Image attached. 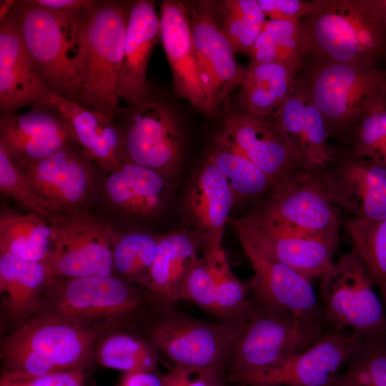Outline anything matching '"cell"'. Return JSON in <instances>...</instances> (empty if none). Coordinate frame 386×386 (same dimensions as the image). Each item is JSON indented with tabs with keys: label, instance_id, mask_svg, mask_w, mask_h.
Here are the masks:
<instances>
[{
	"label": "cell",
	"instance_id": "cell-1",
	"mask_svg": "<svg viewBox=\"0 0 386 386\" xmlns=\"http://www.w3.org/2000/svg\"><path fill=\"white\" fill-rule=\"evenodd\" d=\"M104 334L38 311L1 340V376L18 379L60 371L84 372L94 363V349Z\"/></svg>",
	"mask_w": 386,
	"mask_h": 386
},
{
	"label": "cell",
	"instance_id": "cell-2",
	"mask_svg": "<svg viewBox=\"0 0 386 386\" xmlns=\"http://www.w3.org/2000/svg\"><path fill=\"white\" fill-rule=\"evenodd\" d=\"M86 11H56L31 0H20L16 1L8 14L49 90L74 102L84 69Z\"/></svg>",
	"mask_w": 386,
	"mask_h": 386
},
{
	"label": "cell",
	"instance_id": "cell-3",
	"mask_svg": "<svg viewBox=\"0 0 386 386\" xmlns=\"http://www.w3.org/2000/svg\"><path fill=\"white\" fill-rule=\"evenodd\" d=\"M306 55L322 61L375 63L386 44V14L377 0H317L301 22Z\"/></svg>",
	"mask_w": 386,
	"mask_h": 386
},
{
	"label": "cell",
	"instance_id": "cell-4",
	"mask_svg": "<svg viewBox=\"0 0 386 386\" xmlns=\"http://www.w3.org/2000/svg\"><path fill=\"white\" fill-rule=\"evenodd\" d=\"M234 340L225 375L241 385L246 380L277 368L318 341L327 326L305 321L252 297Z\"/></svg>",
	"mask_w": 386,
	"mask_h": 386
},
{
	"label": "cell",
	"instance_id": "cell-5",
	"mask_svg": "<svg viewBox=\"0 0 386 386\" xmlns=\"http://www.w3.org/2000/svg\"><path fill=\"white\" fill-rule=\"evenodd\" d=\"M153 304L147 290L117 275L51 277L38 311L105 334L131 327Z\"/></svg>",
	"mask_w": 386,
	"mask_h": 386
},
{
	"label": "cell",
	"instance_id": "cell-6",
	"mask_svg": "<svg viewBox=\"0 0 386 386\" xmlns=\"http://www.w3.org/2000/svg\"><path fill=\"white\" fill-rule=\"evenodd\" d=\"M242 323V320L204 321L173 305L154 303L129 328L175 365L225 374L230 350Z\"/></svg>",
	"mask_w": 386,
	"mask_h": 386
},
{
	"label": "cell",
	"instance_id": "cell-7",
	"mask_svg": "<svg viewBox=\"0 0 386 386\" xmlns=\"http://www.w3.org/2000/svg\"><path fill=\"white\" fill-rule=\"evenodd\" d=\"M130 2L97 0L84 17V69L76 102L113 120Z\"/></svg>",
	"mask_w": 386,
	"mask_h": 386
},
{
	"label": "cell",
	"instance_id": "cell-8",
	"mask_svg": "<svg viewBox=\"0 0 386 386\" xmlns=\"http://www.w3.org/2000/svg\"><path fill=\"white\" fill-rule=\"evenodd\" d=\"M305 86L324 117L329 135L351 137L363 117L384 104L386 71L375 63L322 61Z\"/></svg>",
	"mask_w": 386,
	"mask_h": 386
},
{
	"label": "cell",
	"instance_id": "cell-9",
	"mask_svg": "<svg viewBox=\"0 0 386 386\" xmlns=\"http://www.w3.org/2000/svg\"><path fill=\"white\" fill-rule=\"evenodd\" d=\"M250 215L261 227L294 234L339 236L342 219L319 172L300 169L259 201Z\"/></svg>",
	"mask_w": 386,
	"mask_h": 386
},
{
	"label": "cell",
	"instance_id": "cell-10",
	"mask_svg": "<svg viewBox=\"0 0 386 386\" xmlns=\"http://www.w3.org/2000/svg\"><path fill=\"white\" fill-rule=\"evenodd\" d=\"M229 224L250 261L254 276L248 285L251 297L275 306L305 321L330 325L310 279L279 261L264 244L249 215L229 217Z\"/></svg>",
	"mask_w": 386,
	"mask_h": 386
},
{
	"label": "cell",
	"instance_id": "cell-11",
	"mask_svg": "<svg viewBox=\"0 0 386 386\" xmlns=\"http://www.w3.org/2000/svg\"><path fill=\"white\" fill-rule=\"evenodd\" d=\"M322 307L336 331L350 329L362 337L386 336V311L357 250L340 255L320 277Z\"/></svg>",
	"mask_w": 386,
	"mask_h": 386
},
{
	"label": "cell",
	"instance_id": "cell-12",
	"mask_svg": "<svg viewBox=\"0 0 386 386\" xmlns=\"http://www.w3.org/2000/svg\"><path fill=\"white\" fill-rule=\"evenodd\" d=\"M124 162L174 177L183 151L184 133L174 109L151 94L129 108L119 127Z\"/></svg>",
	"mask_w": 386,
	"mask_h": 386
},
{
	"label": "cell",
	"instance_id": "cell-13",
	"mask_svg": "<svg viewBox=\"0 0 386 386\" xmlns=\"http://www.w3.org/2000/svg\"><path fill=\"white\" fill-rule=\"evenodd\" d=\"M51 224L54 244L46 264L52 277L115 275L114 225L79 211L59 215Z\"/></svg>",
	"mask_w": 386,
	"mask_h": 386
},
{
	"label": "cell",
	"instance_id": "cell-14",
	"mask_svg": "<svg viewBox=\"0 0 386 386\" xmlns=\"http://www.w3.org/2000/svg\"><path fill=\"white\" fill-rule=\"evenodd\" d=\"M94 166L75 143L43 159L16 165L55 219L79 211L89 200L94 189Z\"/></svg>",
	"mask_w": 386,
	"mask_h": 386
},
{
	"label": "cell",
	"instance_id": "cell-15",
	"mask_svg": "<svg viewBox=\"0 0 386 386\" xmlns=\"http://www.w3.org/2000/svg\"><path fill=\"white\" fill-rule=\"evenodd\" d=\"M201 81L214 113L237 89L245 68L236 61L232 46L220 28L214 1H184Z\"/></svg>",
	"mask_w": 386,
	"mask_h": 386
},
{
	"label": "cell",
	"instance_id": "cell-16",
	"mask_svg": "<svg viewBox=\"0 0 386 386\" xmlns=\"http://www.w3.org/2000/svg\"><path fill=\"white\" fill-rule=\"evenodd\" d=\"M217 137L247 157L274 184L304 169L300 153L272 114L257 117L242 112L228 115Z\"/></svg>",
	"mask_w": 386,
	"mask_h": 386
},
{
	"label": "cell",
	"instance_id": "cell-17",
	"mask_svg": "<svg viewBox=\"0 0 386 386\" xmlns=\"http://www.w3.org/2000/svg\"><path fill=\"white\" fill-rule=\"evenodd\" d=\"M362 340L354 331L330 330L280 367L246 380L242 386H332Z\"/></svg>",
	"mask_w": 386,
	"mask_h": 386
},
{
	"label": "cell",
	"instance_id": "cell-18",
	"mask_svg": "<svg viewBox=\"0 0 386 386\" xmlns=\"http://www.w3.org/2000/svg\"><path fill=\"white\" fill-rule=\"evenodd\" d=\"M332 202L347 217L386 218V168L352 155L320 172Z\"/></svg>",
	"mask_w": 386,
	"mask_h": 386
},
{
	"label": "cell",
	"instance_id": "cell-19",
	"mask_svg": "<svg viewBox=\"0 0 386 386\" xmlns=\"http://www.w3.org/2000/svg\"><path fill=\"white\" fill-rule=\"evenodd\" d=\"M233 207V195L225 178L207 157L193 174L182 202L184 222L204 252L224 250V229Z\"/></svg>",
	"mask_w": 386,
	"mask_h": 386
},
{
	"label": "cell",
	"instance_id": "cell-20",
	"mask_svg": "<svg viewBox=\"0 0 386 386\" xmlns=\"http://www.w3.org/2000/svg\"><path fill=\"white\" fill-rule=\"evenodd\" d=\"M0 117V146L16 165L43 159L74 143L57 112L44 101L24 114Z\"/></svg>",
	"mask_w": 386,
	"mask_h": 386
},
{
	"label": "cell",
	"instance_id": "cell-21",
	"mask_svg": "<svg viewBox=\"0 0 386 386\" xmlns=\"http://www.w3.org/2000/svg\"><path fill=\"white\" fill-rule=\"evenodd\" d=\"M160 6V39L177 93L205 115L213 113L201 81L184 1L164 0Z\"/></svg>",
	"mask_w": 386,
	"mask_h": 386
},
{
	"label": "cell",
	"instance_id": "cell-22",
	"mask_svg": "<svg viewBox=\"0 0 386 386\" xmlns=\"http://www.w3.org/2000/svg\"><path fill=\"white\" fill-rule=\"evenodd\" d=\"M160 39V16L151 0L131 1L124 44V56L119 78L118 94L129 108L152 93L147 79L149 59Z\"/></svg>",
	"mask_w": 386,
	"mask_h": 386
},
{
	"label": "cell",
	"instance_id": "cell-23",
	"mask_svg": "<svg viewBox=\"0 0 386 386\" xmlns=\"http://www.w3.org/2000/svg\"><path fill=\"white\" fill-rule=\"evenodd\" d=\"M49 93L14 21L7 14L0 20V117L43 102Z\"/></svg>",
	"mask_w": 386,
	"mask_h": 386
},
{
	"label": "cell",
	"instance_id": "cell-24",
	"mask_svg": "<svg viewBox=\"0 0 386 386\" xmlns=\"http://www.w3.org/2000/svg\"><path fill=\"white\" fill-rule=\"evenodd\" d=\"M272 115L300 153L305 170L320 172L334 161L325 121L305 84L295 81Z\"/></svg>",
	"mask_w": 386,
	"mask_h": 386
},
{
	"label": "cell",
	"instance_id": "cell-25",
	"mask_svg": "<svg viewBox=\"0 0 386 386\" xmlns=\"http://www.w3.org/2000/svg\"><path fill=\"white\" fill-rule=\"evenodd\" d=\"M44 102L57 112L74 143L104 173L124 162L119 127L113 119L51 91Z\"/></svg>",
	"mask_w": 386,
	"mask_h": 386
},
{
	"label": "cell",
	"instance_id": "cell-26",
	"mask_svg": "<svg viewBox=\"0 0 386 386\" xmlns=\"http://www.w3.org/2000/svg\"><path fill=\"white\" fill-rule=\"evenodd\" d=\"M104 189L108 202L129 217L147 218L157 214L172 192V179L132 162L104 173Z\"/></svg>",
	"mask_w": 386,
	"mask_h": 386
},
{
	"label": "cell",
	"instance_id": "cell-27",
	"mask_svg": "<svg viewBox=\"0 0 386 386\" xmlns=\"http://www.w3.org/2000/svg\"><path fill=\"white\" fill-rule=\"evenodd\" d=\"M51 277L43 262L0 253L1 305L7 320L15 329L36 313Z\"/></svg>",
	"mask_w": 386,
	"mask_h": 386
},
{
	"label": "cell",
	"instance_id": "cell-28",
	"mask_svg": "<svg viewBox=\"0 0 386 386\" xmlns=\"http://www.w3.org/2000/svg\"><path fill=\"white\" fill-rule=\"evenodd\" d=\"M201 250L205 251L202 243L189 230L161 234L147 288L155 304L178 302L181 284Z\"/></svg>",
	"mask_w": 386,
	"mask_h": 386
},
{
	"label": "cell",
	"instance_id": "cell-29",
	"mask_svg": "<svg viewBox=\"0 0 386 386\" xmlns=\"http://www.w3.org/2000/svg\"><path fill=\"white\" fill-rule=\"evenodd\" d=\"M252 219L269 251L310 281L320 277L333 264L339 236L283 232L262 227Z\"/></svg>",
	"mask_w": 386,
	"mask_h": 386
},
{
	"label": "cell",
	"instance_id": "cell-30",
	"mask_svg": "<svg viewBox=\"0 0 386 386\" xmlns=\"http://www.w3.org/2000/svg\"><path fill=\"white\" fill-rule=\"evenodd\" d=\"M295 74L282 64L250 61L239 85L240 107L257 117L273 114L289 96Z\"/></svg>",
	"mask_w": 386,
	"mask_h": 386
},
{
	"label": "cell",
	"instance_id": "cell-31",
	"mask_svg": "<svg viewBox=\"0 0 386 386\" xmlns=\"http://www.w3.org/2000/svg\"><path fill=\"white\" fill-rule=\"evenodd\" d=\"M54 228L34 212L23 214L9 208L0 212V253L46 263L53 248Z\"/></svg>",
	"mask_w": 386,
	"mask_h": 386
},
{
	"label": "cell",
	"instance_id": "cell-32",
	"mask_svg": "<svg viewBox=\"0 0 386 386\" xmlns=\"http://www.w3.org/2000/svg\"><path fill=\"white\" fill-rule=\"evenodd\" d=\"M159 352L131 328L104 334L96 343L94 361L103 367L124 372L157 371Z\"/></svg>",
	"mask_w": 386,
	"mask_h": 386
},
{
	"label": "cell",
	"instance_id": "cell-33",
	"mask_svg": "<svg viewBox=\"0 0 386 386\" xmlns=\"http://www.w3.org/2000/svg\"><path fill=\"white\" fill-rule=\"evenodd\" d=\"M208 157L225 178L234 206L257 202L274 186L273 181L247 157L217 137Z\"/></svg>",
	"mask_w": 386,
	"mask_h": 386
},
{
	"label": "cell",
	"instance_id": "cell-34",
	"mask_svg": "<svg viewBox=\"0 0 386 386\" xmlns=\"http://www.w3.org/2000/svg\"><path fill=\"white\" fill-rule=\"evenodd\" d=\"M248 54L252 62L279 64L296 72L306 55L300 21L267 20Z\"/></svg>",
	"mask_w": 386,
	"mask_h": 386
},
{
	"label": "cell",
	"instance_id": "cell-35",
	"mask_svg": "<svg viewBox=\"0 0 386 386\" xmlns=\"http://www.w3.org/2000/svg\"><path fill=\"white\" fill-rule=\"evenodd\" d=\"M161 234L117 228L112 246L115 275L147 290Z\"/></svg>",
	"mask_w": 386,
	"mask_h": 386
},
{
	"label": "cell",
	"instance_id": "cell-36",
	"mask_svg": "<svg viewBox=\"0 0 386 386\" xmlns=\"http://www.w3.org/2000/svg\"><path fill=\"white\" fill-rule=\"evenodd\" d=\"M354 247L358 252L373 284L378 287L386 309V218L342 220Z\"/></svg>",
	"mask_w": 386,
	"mask_h": 386
},
{
	"label": "cell",
	"instance_id": "cell-37",
	"mask_svg": "<svg viewBox=\"0 0 386 386\" xmlns=\"http://www.w3.org/2000/svg\"><path fill=\"white\" fill-rule=\"evenodd\" d=\"M217 18L234 51L249 54L267 22L257 0L214 1Z\"/></svg>",
	"mask_w": 386,
	"mask_h": 386
},
{
	"label": "cell",
	"instance_id": "cell-38",
	"mask_svg": "<svg viewBox=\"0 0 386 386\" xmlns=\"http://www.w3.org/2000/svg\"><path fill=\"white\" fill-rule=\"evenodd\" d=\"M215 284L217 317L225 322L242 320L250 305L248 286L232 272L224 250L203 254Z\"/></svg>",
	"mask_w": 386,
	"mask_h": 386
},
{
	"label": "cell",
	"instance_id": "cell-39",
	"mask_svg": "<svg viewBox=\"0 0 386 386\" xmlns=\"http://www.w3.org/2000/svg\"><path fill=\"white\" fill-rule=\"evenodd\" d=\"M332 386H386V336L362 337Z\"/></svg>",
	"mask_w": 386,
	"mask_h": 386
},
{
	"label": "cell",
	"instance_id": "cell-40",
	"mask_svg": "<svg viewBox=\"0 0 386 386\" xmlns=\"http://www.w3.org/2000/svg\"><path fill=\"white\" fill-rule=\"evenodd\" d=\"M352 155L386 168V107L384 104L369 112L352 135Z\"/></svg>",
	"mask_w": 386,
	"mask_h": 386
},
{
	"label": "cell",
	"instance_id": "cell-41",
	"mask_svg": "<svg viewBox=\"0 0 386 386\" xmlns=\"http://www.w3.org/2000/svg\"><path fill=\"white\" fill-rule=\"evenodd\" d=\"M0 190L49 222L55 217L37 197L23 172L0 146Z\"/></svg>",
	"mask_w": 386,
	"mask_h": 386
},
{
	"label": "cell",
	"instance_id": "cell-42",
	"mask_svg": "<svg viewBox=\"0 0 386 386\" xmlns=\"http://www.w3.org/2000/svg\"><path fill=\"white\" fill-rule=\"evenodd\" d=\"M177 300L191 302L202 311L217 317L215 284L204 256H199L187 272Z\"/></svg>",
	"mask_w": 386,
	"mask_h": 386
},
{
	"label": "cell",
	"instance_id": "cell-43",
	"mask_svg": "<svg viewBox=\"0 0 386 386\" xmlns=\"http://www.w3.org/2000/svg\"><path fill=\"white\" fill-rule=\"evenodd\" d=\"M222 372L174 365L164 375V386H224Z\"/></svg>",
	"mask_w": 386,
	"mask_h": 386
},
{
	"label": "cell",
	"instance_id": "cell-44",
	"mask_svg": "<svg viewBox=\"0 0 386 386\" xmlns=\"http://www.w3.org/2000/svg\"><path fill=\"white\" fill-rule=\"evenodd\" d=\"M84 372L60 371L27 378L1 377L0 386H84Z\"/></svg>",
	"mask_w": 386,
	"mask_h": 386
},
{
	"label": "cell",
	"instance_id": "cell-45",
	"mask_svg": "<svg viewBox=\"0 0 386 386\" xmlns=\"http://www.w3.org/2000/svg\"><path fill=\"white\" fill-rule=\"evenodd\" d=\"M269 20L300 21L311 9V2L301 0H257Z\"/></svg>",
	"mask_w": 386,
	"mask_h": 386
},
{
	"label": "cell",
	"instance_id": "cell-46",
	"mask_svg": "<svg viewBox=\"0 0 386 386\" xmlns=\"http://www.w3.org/2000/svg\"><path fill=\"white\" fill-rule=\"evenodd\" d=\"M35 4L48 10L75 12L88 10L96 0H31Z\"/></svg>",
	"mask_w": 386,
	"mask_h": 386
},
{
	"label": "cell",
	"instance_id": "cell-47",
	"mask_svg": "<svg viewBox=\"0 0 386 386\" xmlns=\"http://www.w3.org/2000/svg\"><path fill=\"white\" fill-rule=\"evenodd\" d=\"M121 386H164V375L157 371L124 372Z\"/></svg>",
	"mask_w": 386,
	"mask_h": 386
},
{
	"label": "cell",
	"instance_id": "cell-48",
	"mask_svg": "<svg viewBox=\"0 0 386 386\" xmlns=\"http://www.w3.org/2000/svg\"><path fill=\"white\" fill-rule=\"evenodd\" d=\"M0 20L4 19L14 5L15 0H1L0 1Z\"/></svg>",
	"mask_w": 386,
	"mask_h": 386
},
{
	"label": "cell",
	"instance_id": "cell-49",
	"mask_svg": "<svg viewBox=\"0 0 386 386\" xmlns=\"http://www.w3.org/2000/svg\"><path fill=\"white\" fill-rule=\"evenodd\" d=\"M377 1L382 9L384 11L385 14H386V0H377Z\"/></svg>",
	"mask_w": 386,
	"mask_h": 386
},
{
	"label": "cell",
	"instance_id": "cell-50",
	"mask_svg": "<svg viewBox=\"0 0 386 386\" xmlns=\"http://www.w3.org/2000/svg\"><path fill=\"white\" fill-rule=\"evenodd\" d=\"M384 105L386 107V97H385V101H384Z\"/></svg>",
	"mask_w": 386,
	"mask_h": 386
}]
</instances>
